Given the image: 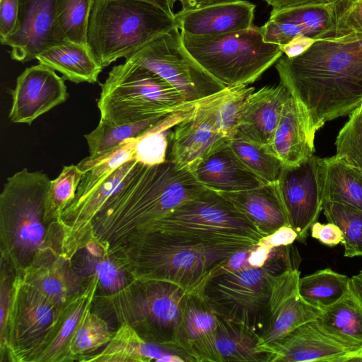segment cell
<instances>
[{
    "label": "cell",
    "instance_id": "db71d44e",
    "mask_svg": "<svg viewBox=\"0 0 362 362\" xmlns=\"http://www.w3.org/2000/svg\"><path fill=\"white\" fill-rule=\"evenodd\" d=\"M357 38V40H358L360 45H361V47H362V35L361 34H354Z\"/></svg>",
    "mask_w": 362,
    "mask_h": 362
},
{
    "label": "cell",
    "instance_id": "9a60e30c",
    "mask_svg": "<svg viewBox=\"0 0 362 362\" xmlns=\"http://www.w3.org/2000/svg\"><path fill=\"white\" fill-rule=\"evenodd\" d=\"M300 272L289 269L274 281L269 303L267 324L260 335L259 349L269 357V351L284 335L310 321L316 320L321 310L308 303L299 294Z\"/></svg>",
    "mask_w": 362,
    "mask_h": 362
},
{
    "label": "cell",
    "instance_id": "ba28073f",
    "mask_svg": "<svg viewBox=\"0 0 362 362\" xmlns=\"http://www.w3.org/2000/svg\"><path fill=\"white\" fill-rule=\"evenodd\" d=\"M151 231L219 247L242 248L264 237L229 200L206 187L140 233Z\"/></svg>",
    "mask_w": 362,
    "mask_h": 362
},
{
    "label": "cell",
    "instance_id": "f546056e",
    "mask_svg": "<svg viewBox=\"0 0 362 362\" xmlns=\"http://www.w3.org/2000/svg\"><path fill=\"white\" fill-rule=\"evenodd\" d=\"M321 185L324 202H339L362 210V171L341 158H322Z\"/></svg>",
    "mask_w": 362,
    "mask_h": 362
},
{
    "label": "cell",
    "instance_id": "816d5d0a",
    "mask_svg": "<svg viewBox=\"0 0 362 362\" xmlns=\"http://www.w3.org/2000/svg\"><path fill=\"white\" fill-rule=\"evenodd\" d=\"M181 3L182 10H191L209 5L235 1L237 0H177Z\"/></svg>",
    "mask_w": 362,
    "mask_h": 362
},
{
    "label": "cell",
    "instance_id": "44dd1931",
    "mask_svg": "<svg viewBox=\"0 0 362 362\" xmlns=\"http://www.w3.org/2000/svg\"><path fill=\"white\" fill-rule=\"evenodd\" d=\"M289 95L288 90L281 83L264 86L250 93L243 104L234 134L268 146Z\"/></svg>",
    "mask_w": 362,
    "mask_h": 362
},
{
    "label": "cell",
    "instance_id": "484cf974",
    "mask_svg": "<svg viewBox=\"0 0 362 362\" xmlns=\"http://www.w3.org/2000/svg\"><path fill=\"white\" fill-rule=\"evenodd\" d=\"M196 179L216 192H237L265 182L239 159L228 141L206 157L193 171Z\"/></svg>",
    "mask_w": 362,
    "mask_h": 362
},
{
    "label": "cell",
    "instance_id": "9f6ffc18",
    "mask_svg": "<svg viewBox=\"0 0 362 362\" xmlns=\"http://www.w3.org/2000/svg\"><path fill=\"white\" fill-rule=\"evenodd\" d=\"M361 106H362V105H361Z\"/></svg>",
    "mask_w": 362,
    "mask_h": 362
},
{
    "label": "cell",
    "instance_id": "d4e9b609",
    "mask_svg": "<svg viewBox=\"0 0 362 362\" xmlns=\"http://www.w3.org/2000/svg\"><path fill=\"white\" fill-rule=\"evenodd\" d=\"M229 200L264 236L289 226L277 180L237 192H218Z\"/></svg>",
    "mask_w": 362,
    "mask_h": 362
},
{
    "label": "cell",
    "instance_id": "f35d334b",
    "mask_svg": "<svg viewBox=\"0 0 362 362\" xmlns=\"http://www.w3.org/2000/svg\"><path fill=\"white\" fill-rule=\"evenodd\" d=\"M80 274L85 273L86 276L95 275L99 281V288L105 294H114L125 288L132 281V278L119 259L113 254H106L102 257H95L87 251L81 255Z\"/></svg>",
    "mask_w": 362,
    "mask_h": 362
},
{
    "label": "cell",
    "instance_id": "277c9868",
    "mask_svg": "<svg viewBox=\"0 0 362 362\" xmlns=\"http://www.w3.org/2000/svg\"><path fill=\"white\" fill-rule=\"evenodd\" d=\"M242 248L206 245L151 231L133 236L113 255L133 279L170 282L187 293H202L211 272Z\"/></svg>",
    "mask_w": 362,
    "mask_h": 362
},
{
    "label": "cell",
    "instance_id": "b9f144b4",
    "mask_svg": "<svg viewBox=\"0 0 362 362\" xmlns=\"http://www.w3.org/2000/svg\"><path fill=\"white\" fill-rule=\"evenodd\" d=\"M339 132L336 140V156L362 171V106L354 110Z\"/></svg>",
    "mask_w": 362,
    "mask_h": 362
},
{
    "label": "cell",
    "instance_id": "5bb4252c",
    "mask_svg": "<svg viewBox=\"0 0 362 362\" xmlns=\"http://www.w3.org/2000/svg\"><path fill=\"white\" fill-rule=\"evenodd\" d=\"M209 96L198 100L192 114L170 134L167 159L180 169L193 173L206 157L228 139L215 126Z\"/></svg>",
    "mask_w": 362,
    "mask_h": 362
},
{
    "label": "cell",
    "instance_id": "bcb514c9",
    "mask_svg": "<svg viewBox=\"0 0 362 362\" xmlns=\"http://www.w3.org/2000/svg\"><path fill=\"white\" fill-rule=\"evenodd\" d=\"M312 238L317 239L322 244L334 247L341 243L343 234L341 229L334 223H320L315 222L310 227Z\"/></svg>",
    "mask_w": 362,
    "mask_h": 362
},
{
    "label": "cell",
    "instance_id": "f907efd6",
    "mask_svg": "<svg viewBox=\"0 0 362 362\" xmlns=\"http://www.w3.org/2000/svg\"><path fill=\"white\" fill-rule=\"evenodd\" d=\"M349 291L362 305V270L349 278Z\"/></svg>",
    "mask_w": 362,
    "mask_h": 362
},
{
    "label": "cell",
    "instance_id": "9c48e42d",
    "mask_svg": "<svg viewBox=\"0 0 362 362\" xmlns=\"http://www.w3.org/2000/svg\"><path fill=\"white\" fill-rule=\"evenodd\" d=\"M189 103L156 74L124 62L113 66L101 85L98 107L100 120L117 125L164 117Z\"/></svg>",
    "mask_w": 362,
    "mask_h": 362
},
{
    "label": "cell",
    "instance_id": "7c38bea8",
    "mask_svg": "<svg viewBox=\"0 0 362 362\" xmlns=\"http://www.w3.org/2000/svg\"><path fill=\"white\" fill-rule=\"evenodd\" d=\"M64 305L57 304L16 274L6 332L0 342L1 360L6 356L11 361H25L53 327Z\"/></svg>",
    "mask_w": 362,
    "mask_h": 362
},
{
    "label": "cell",
    "instance_id": "7bdbcfd3",
    "mask_svg": "<svg viewBox=\"0 0 362 362\" xmlns=\"http://www.w3.org/2000/svg\"><path fill=\"white\" fill-rule=\"evenodd\" d=\"M277 248L278 247L270 248L259 243L243 247L221 262L211 272L208 279L226 273L262 267L274 255Z\"/></svg>",
    "mask_w": 362,
    "mask_h": 362
},
{
    "label": "cell",
    "instance_id": "4fadbf2b",
    "mask_svg": "<svg viewBox=\"0 0 362 362\" xmlns=\"http://www.w3.org/2000/svg\"><path fill=\"white\" fill-rule=\"evenodd\" d=\"M321 167L322 158L313 155L298 165L283 166L277 180L289 225L303 244L322 210Z\"/></svg>",
    "mask_w": 362,
    "mask_h": 362
},
{
    "label": "cell",
    "instance_id": "ab89813d",
    "mask_svg": "<svg viewBox=\"0 0 362 362\" xmlns=\"http://www.w3.org/2000/svg\"><path fill=\"white\" fill-rule=\"evenodd\" d=\"M93 0H57V18L64 40L87 45Z\"/></svg>",
    "mask_w": 362,
    "mask_h": 362
},
{
    "label": "cell",
    "instance_id": "ac0fdd59",
    "mask_svg": "<svg viewBox=\"0 0 362 362\" xmlns=\"http://www.w3.org/2000/svg\"><path fill=\"white\" fill-rule=\"evenodd\" d=\"M218 317L200 293H187L175 347L185 361L221 362L216 346Z\"/></svg>",
    "mask_w": 362,
    "mask_h": 362
},
{
    "label": "cell",
    "instance_id": "cb8c5ba5",
    "mask_svg": "<svg viewBox=\"0 0 362 362\" xmlns=\"http://www.w3.org/2000/svg\"><path fill=\"white\" fill-rule=\"evenodd\" d=\"M315 136L302 105L290 93L273 139L267 148L283 166H293L313 156Z\"/></svg>",
    "mask_w": 362,
    "mask_h": 362
},
{
    "label": "cell",
    "instance_id": "f6af8a7d",
    "mask_svg": "<svg viewBox=\"0 0 362 362\" xmlns=\"http://www.w3.org/2000/svg\"><path fill=\"white\" fill-rule=\"evenodd\" d=\"M18 0H0L1 42L12 35L18 25Z\"/></svg>",
    "mask_w": 362,
    "mask_h": 362
},
{
    "label": "cell",
    "instance_id": "4dcf8cb0",
    "mask_svg": "<svg viewBox=\"0 0 362 362\" xmlns=\"http://www.w3.org/2000/svg\"><path fill=\"white\" fill-rule=\"evenodd\" d=\"M171 354H177L145 340L130 325L122 323L103 349L88 357L86 361L159 362Z\"/></svg>",
    "mask_w": 362,
    "mask_h": 362
},
{
    "label": "cell",
    "instance_id": "74e56055",
    "mask_svg": "<svg viewBox=\"0 0 362 362\" xmlns=\"http://www.w3.org/2000/svg\"><path fill=\"white\" fill-rule=\"evenodd\" d=\"M255 90L248 85L226 87L209 97L215 126L229 138L236 132L240 110L246 97Z\"/></svg>",
    "mask_w": 362,
    "mask_h": 362
},
{
    "label": "cell",
    "instance_id": "d590c367",
    "mask_svg": "<svg viewBox=\"0 0 362 362\" xmlns=\"http://www.w3.org/2000/svg\"><path fill=\"white\" fill-rule=\"evenodd\" d=\"M228 144L239 159L265 182L278 180L283 164L267 146L234 134Z\"/></svg>",
    "mask_w": 362,
    "mask_h": 362
},
{
    "label": "cell",
    "instance_id": "6da1fadb",
    "mask_svg": "<svg viewBox=\"0 0 362 362\" xmlns=\"http://www.w3.org/2000/svg\"><path fill=\"white\" fill-rule=\"evenodd\" d=\"M280 83L302 105L311 133L362 105V47L354 34L316 40L275 64Z\"/></svg>",
    "mask_w": 362,
    "mask_h": 362
},
{
    "label": "cell",
    "instance_id": "30bf717a",
    "mask_svg": "<svg viewBox=\"0 0 362 362\" xmlns=\"http://www.w3.org/2000/svg\"><path fill=\"white\" fill-rule=\"evenodd\" d=\"M187 295L182 288L175 284L132 279L121 291L95 298L120 324L130 325L145 340L181 356L176 349L175 341Z\"/></svg>",
    "mask_w": 362,
    "mask_h": 362
},
{
    "label": "cell",
    "instance_id": "60d3db41",
    "mask_svg": "<svg viewBox=\"0 0 362 362\" xmlns=\"http://www.w3.org/2000/svg\"><path fill=\"white\" fill-rule=\"evenodd\" d=\"M83 176L77 165H65L50 181L46 202V216L49 222H59L62 213L74 199Z\"/></svg>",
    "mask_w": 362,
    "mask_h": 362
},
{
    "label": "cell",
    "instance_id": "f5cc1de1",
    "mask_svg": "<svg viewBox=\"0 0 362 362\" xmlns=\"http://www.w3.org/2000/svg\"><path fill=\"white\" fill-rule=\"evenodd\" d=\"M150 1L160 8H161L164 11H165L168 14L171 16H174L175 13L173 12L174 4L177 0H146Z\"/></svg>",
    "mask_w": 362,
    "mask_h": 362
},
{
    "label": "cell",
    "instance_id": "7402d4cb",
    "mask_svg": "<svg viewBox=\"0 0 362 362\" xmlns=\"http://www.w3.org/2000/svg\"><path fill=\"white\" fill-rule=\"evenodd\" d=\"M255 5L246 0L220 3L175 13L177 28L189 35H216L253 25Z\"/></svg>",
    "mask_w": 362,
    "mask_h": 362
},
{
    "label": "cell",
    "instance_id": "3957f363",
    "mask_svg": "<svg viewBox=\"0 0 362 362\" xmlns=\"http://www.w3.org/2000/svg\"><path fill=\"white\" fill-rule=\"evenodd\" d=\"M50 181L44 173L23 168L7 178L0 194L1 258L16 274L62 256V226L46 216Z\"/></svg>",
    "mask_w": 362,
    "mask_h": 362
},
{
    "label": "cell",
    "instance_id": "5b68a950",
    "mask_svg": "<svg viewBox=\"0 0 362 362\" xmlns=\"http://www.w3.org/2000/svg\"><path fill=\"white\" fill-rule=\"evenodd\" d=\"M176 28L174 16L146 0H93L87 45L105 68Z\"/></svg>",
    "mask_w": 362,
    "mask_h": 362
},
{
    "label": "cell",
    "instance_id": "7dc6e473",
    "mask_svg": "<svg viewBox=\"0 0 362 362\" xmlns=\"http://www.w3.org/2000/svg\"><path fill=\"white\" fill-rule=\"evenodd\" d=\"M297 239V233L291 226H285L274 233L263 237L259 243L264 246L274 248L292 245Z\"/></svg>",
    "mask_w": 362,
    "mask_h": 362
},
{
    "label": "cell",
    "instance_id": "e0dca14e",
    "mask_svg": "<svg viewBox=\"0 0 362 362\" xmlns=\"http://www.w3.org/2000/svg\"><path fill=\"white\" fill-rule=\"evenodd\" d=\"M64 80L54 70L40 63L26 68L11 91L10 120L31 124L42 115L64 103L68 98Z\"/></svg>",
    "mask_w": 362,
    "mask_h": 362
},
{
    "label": "cell",
    "instance_id": "d6986e66",
    "mask_svg": "<svg viewBox=\"0 0 362 362\" xmlns=\"http://www.w3.org/2000/svg\"><path fill=\"white\" fill-rule=\"evenodd\" d=\"M269 354L270 362H346L358 356L326 333L315 320L284 335Z\"/></svg>",
    "mask_w": 362,
    "mask_h": 362
},
{
    "label": "cell",
    "instance_id": "4316f807",
    "mask_svg": "<svg viewBox=\"0 0 362 362\" xmlns=\"http://www.w3.org/2000/svg\"><path fill=\"white\" fill-rule=\"evenodd\" d=\"M58 305H64L86 286L89 276L80 274L71 260L61 255L30 267L21 275Z\"/></svg>",
    "mask_w": 362,
    "mask_h": 362
},
{
    "label": "cell",
    "instance_id": "d6a6232c",
    "mask_svg": "<svg viewBox=\"0 0 362 362\" xmlns=\"http://www.w3.org/2000/svg\"><path fill=\"white\" fill-rule=\"evenodd\" d=\"M349 278L330 268L320 269L300 277L299 294L308 303L322 311L349 292Z\"/></svg>",
    "mask_w": 362,
    "mask_h": 362
},
{
    "label": "cell",
    "instance_id": "8992f818",
    "mask_svg": "<svg viewBox=\"0 0 362 362\" xmlns=\"http://www.w3.org/2000/svg\"><path fill=\"white\" fill-rule=\"evenodd\" d=\"M300 262L293 244L278 247L262 267L208 279L202 295L218 317L246 326L260 336L267 324L276 276L287 269H298Z\"/></svg>",
    "mask_w": 362,
    "mask_h": 362
},
{
    "label": "cell",
    "instance_id": "52a82bcc",
    "mask_svg": "<svg viewBox=\"0 0 362 362\" xmlns=\"http://www.w3.org/2000/svg\"><path fill=\"white\" fill-rule=\"evenodd\" d=\"M181 37L190 56L225 88L253 83L284 54L279 45L264 42L260 27L254 25L216 35L181 33Z\"/></svg>",
    "mask_w": 362,
    "mask_h": 362
},
{
    "label": "cell",
    "instance_id": "7a4b0ae2",
    "mask_svg": "<svg viewBox=\"0 0 362 362\" xmlns=\"http://www.w3.org/2000/svg\"><path fill=\"white\" fill-rule=\"evenodd\" d=\"M205 188L192 172L180 169L170 160L152 165L141 163L94 218L89 240L113 254Z\"/></svg>",
    "mask_w": 362,
    "mask_h": 362
},
{
    "label": "cell",
    "instance_id": "1f68e13d",
    "mask_svg": "<svg viewBox=\"0 0 362 362\" xmlns=\"http://www.w3.org/2000/svg\"><path fill=\"white\" fill-rule=\"evenodd\" d=\"M259 338L246 326L218 317L216 346L221 362H269V356L259 349Z\"/></svg>",
    "mask_w": 362,
    "mask_h": 362
},
{
    "label": "cell",
    "instance_id": "8d00e7d4",
    "mask_svg": "<svg viewBox=\"0 0 362 362\" xmlns=\"http://www.w3.org/2000/svg\"><path fill=\"white\" fill-rule=\"evenodd\" d=\"M322 210L327 221L336 224L342 232L344 256H362V210L335 202H325Z\"/></svg>",
    "mask_w": 362,
    "mask_h": 362
},
{
    "label": "cell",
    "instance_id": "83f0119b",
    "mask_svg": "<svg viewBox=\"0 0 362 362\" xmlns=\"http://www.w3.org/2000/svg\"><path fill=\"white\" fill-rule=\"evenodd\" d=\"M36 59L40 64L62 74L64 79L76 83L98 82L103 69L87 45L69 40L48 47Z\"/></svg>",
    "mask_w": 362,
    "mask_h": 362
},
{
    "label": "cell",
    "instance_id": "f1b7e54d",
    "mask_svg": "<svg viewBox=\"0 0 362 362\" xmlns=\"http://www.w3.org/2000/svg\"><path fill=\"white\" fill-rule=\"evenodd\" d=\"M315 320L326 333L355 352L357 357L361 354L362 305L349 291L338 302L322 310Z\"/></svg>",
    "mask_w": 362,
    "mask_h": 362
},
{
    "label": "cell",
    "instance_id": "681fc988",
    "mask_svg": "<svg viewBox=\"0 0 362 362\" xmlns=\"http://www.w3.org/2000/svg\"><path fill=\"white\" fill-rule=\"evenodd\" d=\"M272 7V10L316 4H329L339 0H264Z\"/></svg>",
    "mask_w": 362,
    "mask_h": 362
},
{
    "label": "cell",
    "instance_id": "2e32d148",
    "mask_svg": "<svg viewBox=\"0 0 362 362\" xmlns=\"http://www.w3.org/2000/svg\"><path fill=\"white\" fill-rule=\"evenodd\" d=\"M64 40L57 18V0H18V25L1 44L11 57L25 63L48 47Z\"/></svg>",
    "mask_w": 362,
    "mask_h": 362
},
{
    "label": "cell",
    "instance_id": "e575fe53",
    "mask_svg": "<svg viewBox=\"0 0 362 362\" xmlns=\"http://www.w3.org/2000/svg\"><path fill=\"white\" fill-rule=\"evenodd\" d=\"M164 117L117 125L100 120L98 126L84 136L88 146V157L98 158L117 148L125 141L141 136Z\"/></svg>",
    "mask_w": 362,
    "mask_h": 362
},
{
    "label": "cell",
    "instance_id": "11a10c76",
    "mask_svg": "<svg viewBox=\"0 0 362 362\" xmlns=\"http://www.w3.org/2000/svg\"><path fill=\"white\" fill-rule=\"evenodd\" d=\"M354 362H362V353L356 358L354 360Z\"/></svg>",
    "mask_w": 362,
    "mask_h": 362
},
{
    "label": "cell",
    "instance_id": "603a6c76",
    "mask_svg": "<svg viewBox=\"0 0 362 362\" xmlns=\"http://www.w3.org/2000/svg\"><path fill=\"white\" fill-rule=\"evenodd\" d=\"M98 288V278L89 275L85 288L64 306L53 327L25 361H68L71 338L84 313L91 308Z\"/></svg>",
    "mask_w": 362,
    "mask_h": 362
},
{
    "label": "cell",
    "instance_id": "836d02e7",
    "mask_svg": "<svg viewBox=\"0 0 362 362\" xmlns=\"http://www.w3.org/2000/svg\"><path fill=\"white\" fill-rule=\"evenodd\" d=\"M113 334L107 321L88 310L71 338L68 361H86L93 353L105 346Z\"/></svg>",
    "mask_w": 362,
    "mask_h": 362
},
{
    "label": "cell",
    "instance_id": "ee69618b",
    "mask_svg": "<svg viewBox=\"0 0 362 362\" xmlns=\"http://www.w3.org/2000/svg\"><path fill=\"white\" fill-rule=\"evenodd\" d=\"M351 34L362 35V0H339L336 2V23L329 38Z\"/></svg>",
    "mask_w": 362,
    "mask_h": 362
},
{
    "label": "cell",
    "instance_id": "c3c4849f",
    "mask_svg": "<svg viewBox=\"0 0 362 362\" xmlns=\"http://www.w3.org/2000/svg\"><path fill=\"white\" fill-rule=\"evenodd\" d=\"M315 41L305 36L298 35L287 44L280 46V48L286 57H294L304 52Z\"/></svg>",
    "mask_w": 362,
    "mask_h": 362
},
{
    "label": "cell",
    "instance_id": "ffe728a7",
    "mask_svg": "<svg viewBox=\"0 0 362 362\" xmlns=\"http://www.w3.org/2000/svg\"><path fill=\"white\" fill-rule=\"evenodd\" d=\"M335 23L336 2L272 10L260 29L264 42L282 46L298 35L328 39Z\"/></svg>",
    "mask_w": 362,
    "mask_h": 362
},
{
    "label": "cell",
    "instance_id": "8fae6325",
    "mask_svg": "<svg viewBox=\"0 0 362 362\" xmlns=\"http://www.w3.org/2000/svg\"><path fill=\"white\" fill-rule=\"evenodd\" d=\"M125 62L156 74L174 86L186 102H196L225 88L187 52L177 28L146 44Z\"/></svg>",
    "mask_w": 362,
    "mask_h": 362
}]
</instances>
